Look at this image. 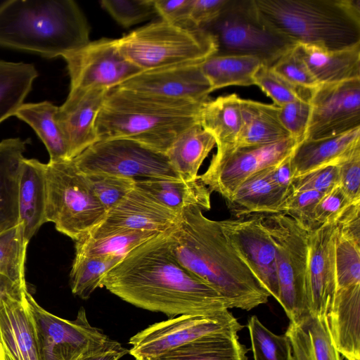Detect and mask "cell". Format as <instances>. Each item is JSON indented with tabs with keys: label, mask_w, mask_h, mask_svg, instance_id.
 <instances>
[{
	"label": "cell",
	"mask_w": 360,
	"mask_h": 360,
	"mask_svg": "<svg viewBox=\"0 0 360 360\" xmlns=\"http://www.w3.org/2000/svg\"><path fill=\"white\" fill-rule=\"evenodd\" d=\"M90 30L72 0H9L0 4V47L63 58L89 43Z\"/></svg>",
	"instance_id": "cell-4"
},
{
	"label": "cell",
	"mask_w": 360,
	"mask_h": 360,
	"mask_svg": "<svg viewBox=\"0 0 360 360\" xmlns=\"http://www.w3.org/2000/svg\"><path fill=\"white\" fill-rule=\"evenodd\" d=\"M324 194L315 191H292L283 200L279 212L290 217L308 231L315 229V208Z\"/></svg>",
	"instance_id": "cell-45"
},
{
	"label": "cell",
	"mask_w": 360,
	"mask_h": 360,
	"mask_svg": "<svg viewBox=\"0 0 360 360\" xmlns=\"http://www.w3.org/2000/svg\"><path fill=\"white\" fill-rule=\"evenodd\" d=\"M46 222L76 240L101 224L106 210L72 159L46 164Z\"/></svg>",
	"instance_id": "cell-7"
},
{
	"label": "cell",
	"mask_w": 360,
	"mask_h": 360,
	"mask_svg": "<svg viewBox=\"0 0 360 360\" xmlns=\"http://www.w3.org/2000/svg\"><path fill=\"white\" fill-rule=\"evenodd\" d=\"M352 203L353 202L349 200L340 185H336L326 193L316 205L314 211L316 226L318 228L321 225L335 222Z\"/></svg>",
	"instance_id": "cell-49"
},
{
	"label": "cell",
	"mask_w": 360,
	"mask_h": 360,
	"mask_svg": "<svg viewBox=\"0 0 360 360\" xmlns=\"http://www.w3.org/2000/svg\"><path fill=\"white\" fill-rule=\"evenodd\" d=\"M26 304L39 360H80L115 342L89 323L82 307L76 319L70 321L42 308L29 291L26 293Z\"/></svg>",
	"instance_id": "cell-10"
},
{
	"label": "cell",
	"mask_w": 360,
	"mask_h": 360,
	"mask_svg": "<svg viewBox=\"0 0 360 360\" xmlns=\"http://www.w3.org/2000/svg\"><path fill=\"white\" fill-rule=\"evenodd\" d=\"M240 105L243 124L235 148L268 145L291 137L279 120L278 106L243 98Z\"/></svg>",
	"instance_id": "cell-30"
},
{
	"label": "cell",
	"mask_w": 360,
	"mask_h": 360,
	"mask_svg": "<svg viewBox=\"0 0 360 360\" xmlns=\"http://www.w3.org/2000/svg\"><path fill=\"white\" fill-rule=\"evenodd\" d=\"M338 165L340 188L350 202L360 201V149Z\"/></svg>",
	"instance_id": "cell-50"
},
{
	"label": "cell",
	"mask_w": 360,
	"mask_h": 360,
	"mask_svg": "<svg viewBox=\"0 0 360 360\" xmlns=\"http://www.w3.org/2000/svg\"><path fill=\"white\" fill-rule=\"evenodd\" d=\"M157 14L161 19L175 25H192L189 16L193 0H153Z\"/></svg>",
	"instance_id": "cell-51"
},
{
	"label": "cell",
	"mask_w": 360,
	"mask_h": 360,
	"mask_svg": "<svg viewBox=\"0 0 360 360\" xmlns=\"http://www.w3.org/2000/svg\"><path fill=\"white\" fill-rule=\"evenodd\" d=\"M128 352L129 351L123 347L120 343L115 341L101 352L80 360H118Z\"/></svg>",
	"instance_id": "cell-54"
},
{
	"label": "cell",
	"mask_w": 360,
	"mask_h": 360,
	"mask_svg": "<svg viewBox=\"0 0 360 360\" xmlns=\"http://www.w3.org/2000/svg\"><path fill=\"white\" fill-rule=\"evenodd\" d=\"M95 195L108 212L136 186V180L110 174H84Z\"/></svg>",
	"instance_id": "cell-43"
},
{
	"label": "cell",
	"mask_w": 360,
	"mask_h": 360,
	"mask_svg": "<svg viewBox=\"0 0 360 360\" xmlns=\"http://www.w3.org/2000/svg\"><path fill=\"white\" fill-rule=\"evenodd\" d=\"M38 76L32 63L0 60V123L14 116Z\"/></svg>",
	"instance_id": "cell-36"
},
{
	"label": "cell",
	"mask_w": 360,
	"mask_h": 360,
	"mask_svg": "<svg viewBox=\"0 0 360 360\" xmlns=\"http://www.w3.org/2000/svg\"><path fill=\"white\" fill-rule=\"evenodd\" d=\"M27 245L20 224L0 232V274L22 285Z\"/></svg>",
	"instance_id": "cell-39"
},
{
	"label": "cell",
	"mask_w": 360,
	"mask_h": 360,
	"mask_svg": "<svg viewBox=\"0 0 360 360\" xmlns=\"http://www.w3.org/2000/svg\"><path fill=\"white\" fill-rule=\"evenodd\" d=\"M103 287L137 307L169 317L229 309L214 289L177 261L167 231L125 255L104 276Z\"/></svg>",
	"instance_id": "cell-1"
},
{
	"label": "cell",
	"mask_w": 360,
	"mask_h": 360,
	"mask_svg": "<svg viewBox=\"0 0 360 360\" xmlns=\"http://www.w3.org/2000/svg\"><path fill=\"white\" fill-rule=\"evenodd\" d=\"M57 108L48 101L27 103H23L14 115L35 131L46 146L51 162L70 160L68 143L55 118Z\"/></svg>",
	"instance_id": "cell-34"
},
{
	"label": "cell",
	"mask_w": 360,
	"mask_h": 360,
	"mask_svg": "<svg viewBox=\"0 0 360 360\" xmlns=\"http://www.w3.org/2000/svg\"><path fill=\"white\" fill-rule=\"evenodd\" d=\"M122 258L118 257L75 256L70 274L72 292L83 300L101 288L104 276Z\"/></svg>",
	"instance_id": "cell-38"
},
{
	"label": "cell",
	"mask_w": 360,
	"mask_h": 360,
	"mask_svg": "<svg viewBox=\"0 0 360 360\" xmlns=\"http://www.w3.org/2000/svg\"><path fill=\"white\" fill-rule=\"evenodd\" d=\"M202 29L214 38L215 55L253 56L269 67L296 45L264 25L251 0H229L221 14Z\"/></svg>",
	"instance_id": "cell-9"
},
{
	"label": "cell",
	"mask_w": 360,
	"mask_h": 360,
	"mask_svg": "<svg viewBox=\"0 0 360 360\" xmlns=\"http://www.w3.org/2000/svg\"><path fill=\"white\" fill-rule=\"evenodd\" d=\"M100 5L124 28L148 20L157 14L153 0H102Z\"/></svg>",
	"instance_id": "cell-44"
},
{
	"label": "cell",
	"mask_w": 360,
	"mask_h": 360,
	"mask_svg": "<svg viewBox=\"0 0 360 360\" xmlns=\"http://www.w3.org/2000/svg\"><path fill=\"white\" fill-rule=\"evenodd\" d=\"M27 291L0 302V360H39Z\"/></svg>",
	"instance_id": "cell-21"
},
{
	"label": "cell",
	"mask_w": 360,
	"mask_h": 360,
	"mask_svg": "<svg viewBox=\"0 0 360 360\" xmlns=\"http://www.w3.org/2000/svg\"><path fill=\"white\" fill-rule=\"evenodd\" d=\"M229 0H193L189 21L195 27L202 28L215 20Z\"/></svg>",
	"instance_id": "cell-52"
},
{
	"label": "cell",
	"mask_w": 360,
	"mask_h": 360,
	"mask_svg": "<svg viewBox=\"0 0 360 360\" xmlns=\"http://www.w3.org/2000/svg\"><path fill=\"white\" fill-rule=\"evenodd\" d=\"M110 90L70 89L65 102L58 106L55 118L68 143L69 159L98 141L95 121Z\"/></svg>",
	"instance_id": "cell-20"
},
{
	"label": "cell",
	"mask_w": 360,
	"mask_h": 360,
	"mask_svg": "<svg viewBox=\"0 0 360 360\" xmlns=\"http://www.w3.org/2000/svg\"><path fill=\"white\" fill-rule=\"evenodd\" d=\"M240 101L236 94H231L202 105L200 124L214 138L217 154L231 151L236 146L243 124Z\"/></svg>",
	"instance_id": "cell-27"
},
{
	"label": "cell",
	"mask_w": 360,
	"mask_h": 360,
	"mask_svg": "<svg viewBox=\"0 0 360 360\" xmlns=\"http://www.w3.org/2000/svg\"><path fill=\"white\" fill-rule=\"evenodd\" d=\"M274 245L279 289L278 302L290 321L309 314L307 271L309 231L283 213L262 214Z\"/></svg>",
	"instance_id": "cell-8"
},
{
	"label": "cell",
	"mask_w": 360,
	"mask_h": 360,
	"mask_svg": "<svg viewBox=\"0 0 360 360\" xmlns=\"http://www.w3.org/2000/svg\"><path fill=\"white\" fill-rule=\"evenodd\" d=\"M243 326L228 309L180 315L155 323L129 340L135 360H150L202 336L222 331L238 333Z\"/></svg>",
	"instance_id": "cell-12"
},
{
	"label": "cell",
	"mask_w": 360,
	"mask_h": 360,
	"mask_svg": "<svg viewBox=\"0 0 360 360\" xmlns=\"http://www.w3.org/2000/svg\"><path fill=\"white\" fill-rule=\"evenodd\" d=\"M295 50L319 84L360 79V44L340 50L296 44Z\"/></svg>",
	"instance_id": "cell-25"
},
{
	"label": "cell",
	"mask_w": 360,
	"mask_h": 360,
	"mask_svg": "<svg viewBox=\"0 0 360 360\" xmlns=\"http://www.w3.org/2000/svg\"><path fill=\"white\" fill-rule=\"evenodd\" d=\"M253 80L254 84L258 86L278 107L297 100H310L314 90L291 84L270 67L262 64L255 73Z\"/></svg>",
	"instance_id": "cell-42"
},
{
	"label": "cell",
	"mask_w": 360,
	"mask_h": 360,
	"mask_svg": "<svg viewBox=\"0 0 360 360\" xmlns=\"http://www.w3.org/2000/svg\"><path fill=\"white\" fill-rule=\"evenodd\" d=\"M285 335L290 344L292 360H341L327 318L309 314L295 322L290 321Z\"/></svg>",
	"instance_id": "cell-26"
},
{
	"label": "cell",
	"mask_w": 360,
	"mask_h": 360,
	"mask_svg": "<svg viewBox=\"0 0 360 360\" xmlns=\"http://www.w3.org/2000/svg\"><path fill=\"white\" fill-rule=\"evenodd\" d=\"M360 285L336 288L327 316L332 338L347 360H360Z\"/></svg>",
	"instance_id": "cell-24"
},
{
	"label": "cell",
	"mask_w": 360,
	"mask_h": 360,
	"mask_svg": "<svg viewBox=\"0 0 360 360\" xmlns=\"http://www.w3.org/2000/svg\"><path fill=\"white\" fill-rule=\"evenodd\" d=\"M262 64L253 56L214 54L200 67L213 91L229 86L254 84V75Z\"/></svg>",
	"instance_id": "cell-35"
},
{
	"label": "cell",
	"mask_w": 360,
	"mask_h": 360,
	"mask_svg": "<svg viewBox=\"0 0 360 360\" xmlns=\"http://www.w3.org/2000/svg\"><path fill=\"white\" fill-rule=\"evenodd\" d=\"M63 58L70 79V89L110 90L142 72L122 54L117 39L90 41Z\"/></svg>",
	"instance_id": "cell-14"
},
{
	"label": "cell",
	"mask_w": 360,
	"mask_h": 360,
	"mask_svg": "<svg viewBox=\"0 0 360 360\" xmlns=\"http://www.w3.org/2000/svg\"><path fill=\"white\" fill-rule=\"evenodd\" d=\"M72 160L84 174H110L135 180L181 179L165 154L130 139L98 141Z\"/></svg>",
	"instance_id": "cell-11"
},
{
	"label": "cell",
	"mask_w": 360,
	"mask_h": 360,
	"mask_svg": "<svg viewBox=\"0 0 360 360\" xmlns=\"http://www.w3.org/2000/svg\"><path fill=\"white\" fill-rule=\"evenodd\" d=\"M214 146V138L198 122L177 136L166 155L181 179L196 180L202 163Z\"/></svg>",
	"instance_id": "cell-33"
},
{
	"label": "cell",
	"mask_w": 360,
	"mask_h": 360,
	"mask_svg": "<svg viewBox=\"0 0 360 360\" xmlns=\"http://www.w3.org/2000/svg\"><path fill=\"white\" fill-rule=\"evenodd\" d=\"M117 44L124 58L142 71L200 65L217 52L214 38L205 30L162 19L117 39Z\"/></svg>",
	"instance_id": "cell-6"
},
{
	"label": "cell",
	"mask_w": 360,
	"mask_h": 360,
	"mask_svg": "<svg viewBox=\"0 0 360 360\" xmlns=\"http://www.w3.org/2000/svg\"><path fill=\"white\" fill-rule=\"evenodd\" d=\"M162 233L153 231L118 230L96 237L84 235L75 241V256L118 257Z\"/></svg>",
	"instance_id": "cell-37"
},
{
	"label": "cell",
	"mask_w": 360,
	"mask_h": 360,
	"mask_svg": "<svg viewBox=\"0 0 360 360\" xmlns=\"http://www.w3.org/2000/svg\"><path fill=\"white\" fill-rule=\"evenodd\" d=\"M288 192L274 185L264 169L247 179L226 199L229 212L236 218L252 214L279 213Z\"/></svg>",
	"instance_id": "cell-31"
},
{
	"label": "cell",
	"mask_w": 360,
	"mask_h": 360,
	"mask_svg": "<svg viewBox=\"0 0 360 360\" xmlns=\"http://www.w3.org/2000/svg\"><path fill=\"white\" fill-rule=\"evenodd\" d=\"M339 184L338 165H330L319 168L292 181L293 192L315 191L326 193Z\"/></svg>",
	"instance_id": "cell-48"
},
{
	"label": "cell",
	"mask_w": 360,
	"mask_h": 360,
	"mask_svg": "<svg viewBox=\"0 0 360 360\" xmlns=\"http://www.w3.org/2000/svg\"><path fill=\"white\" fill-rule=\"evenodd\" d=\"M27 290V284L17 283L0 274V302L10 297L20 295Z\"/></svg>",
	"instance_id": "cell-55"
},
{
	"label": "cell",
	"mask_w": 360,
	"mask_h": 360,
	"mask_svg": "<svg viewBox=\"0 0 360 360\" xmlns=\"http://www.w3.org/2000/svg\"><path fill=\"white\" fill-rule=\"evenodd\" d=\"M18 205L19 224L29 243L46 222L47 183L46 164L24 158L18 176Z\"/></svg>",
	"instance_id": "cell-22"
},
{
	"label": "cell",
	"mask_w": 360,
	"mask_h": 360,
	"mask_svg": "<svg viewBox=\"0 0 360 360\" xmlns=\"http://www.w3.org/2000/svg\"><path fill=\"white\" fill-rule=\"evenodd\" d=\"M179 218V214L135 186L122 200L109 210L103 221L86 235L96 237L118 230L165 233L176 226Z\"/></svg>",
	"instance_id": "cell-18"
},
{
	"label": "cell",
	"mask_w": 360,
	"mask_h": 360,
	"mask_svg": "<svg viewBox=\"0 0 360 360\" xmlns=\"http://www.w3.org/2000/svg\"><path fill=\"white\" fill-rule=\"evenodd\" d=\"M260 21L295 44L340 50L360 44V0H251Z\"/></svg>",
	"instance_id": "cell-5"
},
{
	"label": "cell",
	"mask_w": 360,
	"mask_h": 360,
	"mask_svg": "<svg viewBox=\"0 0 360 360\" xmlns=\"http://www.w3.org/2000/svg\"><path fill=\"white\" fill-rule=\"evenodd\" d=\"M28 142L20 138L0 141V232L19 224L18 176Z\"/></svg>",
	"instance_id": "cell-28"
},
{
	"label": "cell",
	"mask_w": 360,
	"mask_h": 360,
	"mask_svg": "<svg viewBox=\"0 0 360 360\" xmlns=\"http://www.w3.org/2000/svg\"><path fill=\"white\" fill-rule=\"evenodd\" d=\"M295 46L270 68L291 84L300 88L313 90L320 84L296 51Z\"/></svg>",
	"instance_id": "cell-46"
},
{
	"label": "cell",
	"mask_w": 360,
	"mask_h": 360,
	"mask_svg": "<svg viewBox=\"0 0 360 360\" xmlns=\"http://www.w3.org/2000/svg\"><path fill=\"white\" fill-rule=\"evenodd\" d=\"M310 115V100H297L278 107L281 124L290 136L299 142L305 139Z\"/></svg>",
	"instance_id": "cell-47"
},
{
	"label": "cell",
	"mask_w": 360,
	"mask_h": 360,
	"mask_svg": "<svg viewBox=\"0 0 360 360\" xmlns=\"http://www.w3.org/2000/svg\"><path fill=\"white\" fill-rule=\"evenodd\" d=\"M238 333L222 331L198 338L150 360H248Z\"/></svg>",
	"instance_id": "cell-32"
},
{
	"label": "cell",
	"mask_w": 360,
	"mask_h": 360,
	"mask_svg": "<svg viewBox=\"0 0 360 360\" xmlns=\"http://www.w3.org/2000/svg\"><path fill=\"white\" fill-rule=\"evenodd\" d=\"M304 139L342 135L360 128V79L320 84L312 91Z\"/></svg>",
	"instance_id": "cell-15"
},
{
	"label": "cell",
	"mask_w": 360,
	"mask_h": 360,
	"mask_svg": "<svg viewBox=\"0 0 360 360\" xmlns=\"http://www.w3.org/2000/svg\"><path fill=\"white\" fill-rule=\"evenodd\" d=\"M360 149V128L340 136L304 139L291 154L293 179L321 167L338 165Z\"/></svg>",
	"instance_id": "cell-23"
},
{
	"label": "cell",
	"mask_w": 360,
	"mask_h": 360,
	"mask_svg": "<svg viewBox=\"0 0 360 360\" xmlns=\"http://www.w3.org/2000/svg\"><path fill=\"white\" fill-rule=\"evenodd\" d=\"M224 233L252 273L277 301L279 289L276 253L262 214L219 221Z\"/></svg>",
	"instance_id": "cell-16"
},
{
	"label": "cell",
	"mask_w": 360,
	"mask_h": 360,
	"mask_svg": "<svg viewBox=\"0 0 360 360\" xmlns=\"http://www.w3.org/2000/svg\"><path fill=\"white\" fill-rule=\"evenodd\" d=\"M299 143L290 137L268 145L240 147L215 153L199 179L211 192L228 199L247 179L290 156Z\"/></svg>",
	"instance_id": "cell-13"
},
{
	"label": "cell",
	"mask_w": 360,
	"mask_h": 360,
	"mask_svg": "<svg viewBox=\"0 0 360 360\" xmlns=\"http://www.w3.org/2000/svg\"><path fill=\"white\" fill-rule=\"evenodd\" d=\"M265 175L276 186L292 192V181L293 180L291 165V155L280 162L264 169Z\"/></svg>",
	"instance_id": "cell-53"
},
{
	"label": "cell",
	"mask_w": 360,
	"mask_h": 360,
	"mask_svg": "<svg viewBox=\"0 0 360 360\" xmlns=\"http://www.w3.org/2000/svg\"><path fill=\"white\" fill-rule=\"evenodd\" d=\"M118 86L157 97L200 103L209 101L212 92L200 65L142 71Z\"/></svg>",
	"instance_id": "cell-19"
},
{
	"label": "cell",
	"mask_w": 360,
	"mask_h": 360,
	"mask_svg": "<svg viewBox=\"0 0 360 360\" xmlns=\"http://www.w3.org/2000/svg\"><path fill=\"white\" fill-rule=\"evenodd\" d=\"M335 274L336 288L360 285V240L338 228L335 237Z\"/></svg>",
	"instance_id": "cell-40"
},
{
	"label": "cell",
	"mask_w": 360,
	"mask_h": 360,
	"mask_svg": "<svg viewBox=\"0 0 360 360\" xmlns=\"http://www.w3.org/2000/svg\"><path fill=\"white\" fill-rule=\"evenodd\" d=\"M336 229L335 221L309 231L307 285L309 313L319 318H327L335 292Z\"/></svg>",
	"instance_id": "cell-17"
},
{
	"label": "cell",
	"mask_w": 360,
	"mask_h": 360,
	"mask_svg": "<svg viewBox=\"0 0 360 360\" xmlns=\"http://www.w3.org/2000/svg\"><path fill=\"white\" fill-rule=\"evenodd\" d=\"M136 186L178 214L188 207L206 211L211 208L212 192L199 179L192 181L167 178L138 179Z\"/></svg>",
	"instance_id": "cell-29"
},
{
	"label": "cell",
	"mask_w": 360,
	"mask_h": 360,
	"mask_svg": "<svg viewBox=\"0 0 360 360\" xmlns=\"http://www.w3.org/2000/svg\"><path fill=\"white\" fill-rule=\"evenodd\" d=\"M248 328L255 360H292L290 344L285 334L276 335L256 316L250 318Z\"/></svg>",
	"instance_id": "cell-41"
},
{
	"label": "cell",
	"mask_w": 360,
	"mask_h": 360,
	"mask_svg": "<svg viewBox=\"0 0 360 360\" xmlns=\"http://www.w3.org/2000/svg\"><path fill=\"white\" fill-rule=\"evenodd\" d=\"M203 103L115 87L106 94L95 121L98 141L130 139L166 155L180 134L200 122Z\"/></svg>",
	"instance_id": "cell-3"
},
{
	"label": "cell",
	"mask_w": 360,
	"mask_h": 360,
	"mask_svg": "<svg viewBox=\"0 0 360 360\" xmlns=\"http://www.w3.org/2000/svg\"><path fill=\"white\" fill-rule=\"evenodd\" d=\"M202 211L184 208L167 231L175 258L214 289L229 308L250 311L266 303L269 293L228 240L219 221L207 218Z\"/></svg>",
	"instance_id": "cell-2"
}]
</instances>
